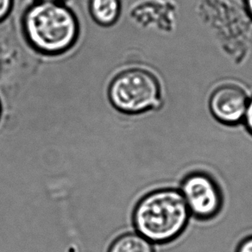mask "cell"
I'll use <instances>...</instances> for the list:
<instances>
[{
  "label": "cell",
  "instance_id": "7c38bea8",
  "mask_svg": "<svg viewBox=\"0 0 252 252\" xmlns=\"http://www.w3.org/2000/svg\"><path fill=\"white\" fill-rule=\"evenodd\" d=\"M39 2H63V0H36Z\"/></svg>",
  "mask_w": 252,
  "mask_h": 252
},
{
  "label": "cell",
  "instance_id": "7a4b0ae2",
  "mask_svg": "<svg viewBox=\"0 0 252 252\" xmlns=\"http://www.w3.org/2000/svg\"><path fill=\"white\" fill-rule=\"evenodd\" d=\"M23 28L30 44L48 56L72 49L80 33L76 16L63 2L35 1L25 11Z\"/></svg>",
  "mask_w": 252,
  "mask_h": 252
},
{
  "label": "cell",
  "instance_id": "5b68a950",
  "mask_svg": "<svg viewBox=\"0 0 252 252\" xmlns=\"http://www.w3.org/2000/svg\"><path fill=\"white\" fill-rule=\"evenodd\" d=\"M249 95L244 87L225 81L213 88L208 97V110L218 123L235 127L242 125L248 106Z\"/></svg>",
  "mask_w": 252,
  "mask_h": 252
},
{
  "label": "cell",
  "instance_id": "4fadbf2b",
  "mask_svg": "<svg viewBox=\"0 0 252 252\" xmlns=\"http://www.w3.org/2000/svg\"><path fill=\"white\" fill-rule=\"evenodd\" d=\"M1 115H2V106H1V103H0V120H1Z\"/></svg>",
  "mask_w": 252,
  "mask_h": 252
},
{
  "label": "cell",
  "instance_id": "8992f818",
  "mask_svg": "<svg viewBox=\"0 0 252 252\" xmlns=\"http://www.w3.org/2000/svg\"><path fill=\"white\" fill-rule=\"evenodd\" d=\"M88 9L95 23L109 27L119 20L122 10L121 0H89Z\"/></svg>",
  "mask_w": 252,
  "mask_h": 252
},
{
  "label": "cell",
  "instance_id": "277c9868",
  "mask_svg": "<svg viewBox=\"0 0 252 252\" xmlns=\"http://www.w3.org/2000/svg\"><path fill=\"white\" fill-rule=\"evenodd\" d=\"M179 190L191 217L207 222L217 218L223 210L224 197L220 183L208 172L193 170L182 177Z\"/></svg>",
  "mask_w": 252,
  "mask_h": 252
},
{
  "label": "cell",
  "instance_id": "3957f363",
  "mask_svg": "<svg viewBox=\"0 0 252 252\" xmlns=\"http://www.w3.org/2000/svg\"><path fill=\"white\" fill-rule=\"evenodd\" d=\"M108 94L114 108L131 117L158 111L163 104L161 80L147 64L119 73L110 85Z\"/></svg>",
  "mask_w": 252,
  "mask_h": 252
},
{
  "label": "cell",
  "instance_id": "30bf717a",
  "mask_svg": "<svg viewBox=\"0 0 252 252\" xmlns=\"http://www.w3.org/2000/svg\"><path fill=\"white\" fill-rule=\"evenodd\" d=\"M235 252H252V234L246 236L239 241Z\"/></svg>",
  "mask_w": 252,
  "mask_h": 252
},
{
  "label": "cell",
  "instance_id": "6da1fadb",
  "mask_svg": "<svg viewBox=\"0 0 252 252\" xmlns=\"http://www.w3.org/2000/svg\"><path fill=\"white\" fill-rule=\"evenodd\" d=\"M131 219L135 231L155 245H165L184 234L192 217L178 188L163 187L141 197Z\"/></svg>",
  "mask_w": 252,
  "mask_h": 252
},
{
  "label": "cell",
  "instance_id": "52a82bcc",
  "mask_svg": "<svg viewBox=\"0 0 252 252\" xmlns=\"http://www.w3.org/2000/svg\"><path fill=\"white\" fill-rule=\"evenodd\" d=\"M156 246L137 231H130L117 237L107 252H157Z\"/></svg>",
  "mask_w": 252,
  "mask_h": 252
},
{
  "label": "cell",
  "instance_id": "9c48e42d",
  "mask_svg": "<svg viewBox=\"0 0 252 252\" xmlns=\"http://www.w3.org/2000/svg\"><path fill=\"white\" fill-rule=\"evenodd\" d=\"M13 0H0V22L3 21L11 13Z\"/></svg>",
  "mask_w": 252,
  "mask_h": 252
},
{
  "label": "cell",
  "instance_id": "ba28073f",
  "mask_svg": "<svg viewBox=\"0 0 252 252\" xmlns=\"http://www.w3.org/2000/svg\"><path fill=\"white\" fill-rule=\"evenodd\" d=\"M242 125L245 126L246 131L252 137V95L249 99L248 106Z\"/></svg>",
  "mask_w": 252,
  "mask_h": 252
},
{
  "label": "cell",
  "instance_id": "8fae6325",
  "mask_svg": "<svg viewBox=\"0 0 252 252\" xmlns=\"http://www.w3.org/2000/svg\"><path fill=\"white\" fill-rule=\"evenodd\" d=\"M243 3L246 13L252 20V0H243Z\"/></svg>",
  "mask_w": 252,
  "mask_h": 252
}]
</instances>
